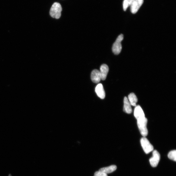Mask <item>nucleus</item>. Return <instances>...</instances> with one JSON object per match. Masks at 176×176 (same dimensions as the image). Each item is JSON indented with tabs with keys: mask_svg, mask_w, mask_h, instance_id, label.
<instances>
[{
	"mask_svg": "<svg viewBox=\"0 0 176 176\" xmlns=\"http://www.w3.org/2000/svg\"><path fill=\"white\" fill-rule=\"evenodd\" d=\"M131 106L127 98V97H125L124 99V111L128 114L131 113L132 112Z\"/></svg>",
	"mask_w": 176,
	"mask_h": 176,
	"instance_id": "nucleus-11",
	"label": "nucleus"
},
{
	"mask_svg": "<svg viewBox=\"0 0 176 176\" xmlns=\"http://www.w3.org/2000/svg\"><path fill=\"white\" fill-rule=\"evenodd\" d=\"M134 115L136 120L145 117L144 113L143 110L140 106H136L134 110Z\"/></svg>",
	"mask_w": 176,
	"mask_h": 176,
	"instance_id": "nucleus-9",
	"label": "nucleus"
},
{
	"mask_svg": "<svg viewBox=\"0 0 176 176\" xmlns=\"http://www.w3.org/2000/svg\"><path fill=\"white\" fill-rule=\"evenodd\" d=\"M8 176H12V175H11V174H10L9 175H8Z\"/></svg>",
	"mask_w": 176,
	"mask_h": 176,
	"instance_id": "nucleus-17",
	"label": "nucleus"
},
{
	"mask_svg": "<svg viewBox=\"0 0 176 176\" xmlns=\"http://www.w3.org/2000/svg\"><path fill=\"white\" fill-rule=\"evenodd\" d=\"M144 0H132L130 5V11L133 14H135L138 12L141 6L142 5Z\"/></svg>",
	"mask_w": 176,
	"mask_h": 176,
	"instance_id": "nucleus-6",
	"label": "nucleus"
},
{
	"mask_svg": "<svg viewBox=\"0 0 176 176\" xmlns=\"http://www.w3.org/2000/svg\"><path fill=\"white\" fill-rule=\"evenodd\" d=\"M132 0H124L123 3V8L124 11H126L127 7L131 5Z\"/></svg>",
	"mask_w": 176,
	"mask_h": 176,
	"instance_id": "nucleus-15",
	"label": "nucleus"
},
{
	"mask_svg": "<svg viewBox=\"0 0 176 176\" xmlns=\"http://www.w3.org/2000/svg\"><path fill=\"white\" fill-rule=\"evenodd\" d=\"M117 166L116 165H112L109 167L101 168L99 170V171L103 172L107 174L114 172L117 169Z\"/></svg>",
	"mask_w": 176,
	"mask_h": 176,
	"instance_id": "nucleus-12",
	"label": "nucleus"
},
{
	"mask_svg": "<svg viewBox=\"0 0 176 176\" xmlns=\"http://www.w3.org/2000/svg\"><path fill=\"white\" fill-rule=\"evenodd\" d=\"M100 70L101 80H106L109 72V67L107 65L103 64L101 65Z\"/></svg>",
	"mask_w": 176,
	"mask_h": 176,
	"instance_id": "nucleus-10",
	"label": "nucleus"
},
{
	"mask_svg": "<svg viewBox=\"0 0 176 176\" xmlns=\"http://www.w3.org/2000/svg\"><path fill=\"white\" fill-rule=\"evenodd\" d=\"M94 176H108V175L106 173L100 171H98L95 173Z\"/></svg>",
	"mask_w": 176,
	"mask_h": 176,
	"instance_id": "nucleus-16",
	"label": "nucleus"
},
{
	"mask_svg": "<svg viewBox=\"0 0 176 176\" xmlns=\"http://www.w3.org/2000/svg\"><path fill=\"white\" fill-rule=\"evenodd\" d=\"M168 157L170 159L176 161V151L173 150L169 152Z\"/></svg>",
	"mask_w": 176,
	"mask_h": 176,
	"instance_id": "nucleus-14",
	"label": "nucleus"
},
{
	"mask_svg": "<svg viewBox=\"0 0 176 176\" xmlns=\"http://www.w3.org/2000/svg\"><path fill=\"white\" fill-rule=\"evenodd\" d=\"M137 124L139 130L141 134L143 136L146 137L148 134V130L147 127V119L145 117L137 119Z\"/></svg>",
	"mask_w": 176,
	"mask_h": 176,
	"instance_id": "nucleus-1",
	"label": "nucleus"
},
{
	"mask_svg": "<svg viewBox=\"0 0 176 176\" xmlns=\"http://www.w3.org/2000/svg\"><path fill=\"white\" fill-rule=\"evenodd\" d=\"M95 92L99 97L101 99H103L106 96V93L103 85L101 84H98L95 88Z\"/></svg>",
	"mask_w": 176,
	"mask_h": 176,
	"instance_id": "nucleus-8",
	"label": "nucleus"
},
{
	"mask_svg": "<svg viewBox=\"0 0 176 176\" xmlns=\"http://www.w3.org/2000/svg\"><path fill=\"white\" fill-rule=\"evenodd\" d=\"M123 38V35L121 34L118 37L115 42L113 43L112 49L113 52L115 55H118L121 52L122 49L121 42Z\"/></svg>",
	"mask_w": 176,
	"mask_h": 176,
	"instance_id": "nucleus-3",
	"label": "nucleus"
},
{
	"mask_svg": "<svg viewBox=\"0 0 176 176\" xmlns=\"http://www.w3.org/2000/svg\"><path fill=\"white\" fill-rule=\"evenodd\" d=\"M91 78L92 81L95 83L97 84L100 82L101 80L100 71L96 69L93 70L91 73Z\"/></svg>",
	"mask_w": 176,
	"mask_h": 176,
	"instance_id": "nucleus-7",
	"label": "nucleus"
},
{
	"mask_svg": "<svg viewBox=\"0 0 176 176\" xmlns=\"http://www.w3.org/2000/svg\"><path fill=\"white\" fill-rule=\"evenodd\" d=\"M127 99L131 106L135 107L136 106V103L138 102V99L135 94L133 93L130 94Z\"/></svg>",
	"mask_w": 176,
	"mask_h": 176,
	"instance_id": "nucleus-13",
	"label": "nucleus"
},
{
	"mask_svg": "<svg viewBox=\"0 0 176 176\" xmlns=\"http://www.w3.org/2000/svg\"><path fill=\"white\" fill-rule=\"evenodd\" d=\"M161 158L160 153L157 151L155 150L153 152V157L149 159V161L151 166L153 167H156L157 166Z\"/></svg>",
	"mask_w": 176,
	"mask_h": 176,
	"instance_id": "nucleus-5",
	"label": "nucleus"
},
{
	"mask_svg": "<svg viewBox=\"0 0 176 176\" xmlns=\"http://www.w3.org/2000/svg\"><path fill=\"white\" fill-rule=\"evenodd\" d=\"M62 8L58 2H55L52 6L50 11V15L52 18L58 19L61 18Z\"/></svg>",
	"mask_w": 176,
	"mask_h": 176,
	"instance_id": "nucleus-2",
	"label": "nucleus"
},
{
	"mask_svg": "<svg viewBox=\"0 0 176 176\" xmlns=\"http://www.w3.org/2000/svg\"><path fill=\"white\" fill-rule=\"evenodd\" d=\"M140 142L144 151L146 154H149L154 150V147L152 145L146 137L142 138L140 140Z\"/></svg>",
	"mask_w": 176,
	"mask_h": 176,
	"instance_id": "nucleus-4",
	"label": "nucleus"
}]
</instances>
